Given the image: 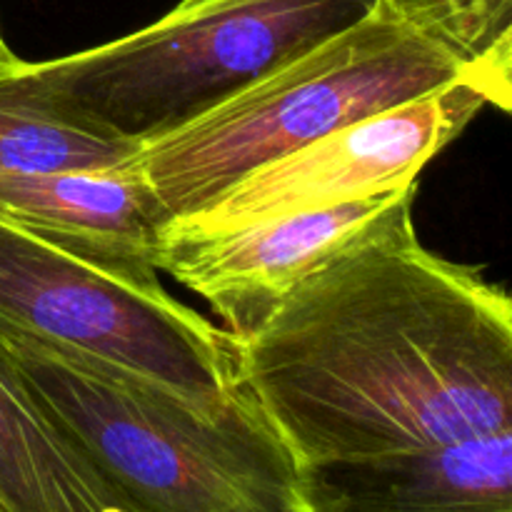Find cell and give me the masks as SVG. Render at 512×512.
<instances>
[{
	"label": "cell",
	"instance_id": "1",
	"mask_svg": "<svg viewBox=\"0 0 512 512\" xmlns=\"http://www.w3.org/2000/svg\"><path fill=\"white\" fill-rule=\"evenodd\" d=\"M415 190L235 348L298 465L512 430V303L415 235Z\"/></svg>",
	"mask_w": 512,
	"mask_h": 512
},
{
	"label": "cell",
	"instance_id": "2",
	"mask_svg": "<svg viewBox=\"0 0 512 512\" xmlns=\"http://www.w3.org/2000/svg\"><path fill=\"white\" fill-rule=\"evenodd\" d=\"M0 348L45 413L140 512H308L298 460L240 383L220 403H200L3 320Z\"/></svg>",
	"mask_w": 512,
	"mask_h": 512
},
{
	"label": "cell",
	"instance_id": "3",
	"mask_svg": "<svg viewBox=\"0 0 512 512\" xmlns=\"http://www.w3.org/2000/svg\"><path fill=\"white\" fill-rule=\"evenodd\" d=\"M380 0H180L155 23L65 58L0 65L20 103L95 138L140 148L228 103Z\"/></svg>",
	"mask_w": 512,
	"mask_h": 512
},
{
	"label": "cell",
	"instance_id": "4",
	"mask_svg": "<svg viewBox=\"0 0 512 512\" xmlns=\"http://www.w3.org/2000/svg\"><path fill=\"white\" fill-rule=\"evenodd\" d=\"M512 65L475 60L378 8L310 53L175 133L140 145V175L165 223L213 205L253 170L408 100L473 78L510 80Z\"/></svg>",
	"mask_w": 512,
	"mask_h": 512
},
{
	"label": "cell",
	"instance_id": "5",
	"mask_svg": "<svg viewBox=\"0 0 512 512\" xmlns=\"http://www.w3.org/2000/svg\"><path fill=\"white\" fill-rule=\"evenodd\" d=\"M0 320L200 400L238 388L233 340L168 290L133 288L0 220Z\"/></svg>",
	"mask_w": 512,
	"mask_h": 512
},
{
	"label": "cell",
	"instance_id": "6",
	"mask_svg": "<svg viewBox=\"0 0 512 512\" xmlns=\"http://www.w3.org/2000/svg\"><path fill=\"white\" fill-rule=\"evenodd\" d=\"M512 85L473 78L408 100L323 135L245 175L213 205L165 223L185 233H223L255 220L323 208L418 185V175L488 105L510 110Z\"/></svg>",
	"mask_w": 512,
	"mask_h": 512
},
{
	"label": "cell",
	"instance_id": "7",
	"mask_svg": "<svg viewBox=\"0 0 512 512\" xmlns=\"http://www.w3.org/2000/svg\"><path fill=\"white\" fill-rule=\"evenodd\" d=\"M408 188L255 220L223 233L163 228L158 270L213 305L233 343L258 333L285 295L335 253L368 233Z\"/></svg>",
	"mask_w": 512,
	"mask_h": 512
},
{
	"label": "cell",
	"instance_id": "8",
	"mask_svg": "<svg viewBox=\"0 0 512 512\" xmlns=\"http://www.w3.org/2000/svg\"><path fill=\"white\" fill-rule=\"evenodd\" d=\"M0 220L133 285L160 293L165 218L128 165L0 180Z\"/></svg>",
	"mask_w": 512,
	"mask_h": 512
},
{
	"label": "cell",
	"instance_id": "9",
	"mask_svg": "<svg viewBox=\"0 0 512 512\" xmlns=\"http://www.w3.org/2000/svg\"><path fill=\"white\" fill-rule=\"evenodd\" d=\"M298 468L308 512H512V430Z\"/></svg>",
	"mask_w": 512,
	"mask_h": 512
},
{
	"label": "cell",
	"instance_id": "10",
	"mask_svg": "<svg viewBox=\"0 0 512 512\" xmlns=\"http://www.w3.org/2000/svg\"><path fill=\"white\" fill-rule=\"evenodd\" d=\"M0 512H140L45 413L3 348Z\"/></svg>",
	"mask_w": 512,
	"mask_h": 512
},
{
	"label": "cell",
	"instance_id": "11",
	"mask_svg": "<svg viewBox=\"0 0 512 512\" xmlns=\"http://www.w3.org/2000/svg\"><path fill=\"white\" fill-rule=\"evenodd\" d=\"M138 148L95 138L15 100L0 85V180L58 170L115 168Z\"/></svg>",
	"mask_w": 512,
	"mask_h": 512
},
{
	"label": "cell",
	"instance_id": "12",
	"mask_svg": "<svg viewBox=\"0 0 512 512\" xmlns=\"http://www.w3.org/2000/svg\"><path fill=\"white\" fill-rule=\"evenodd\" d=\"M383 5L470 58L512 65V0H383Z\"/></svg>",
	"mask_w": 512,
	"mask_h": 512
},
{
	"label": "cell",
	"instance_id": "13",
	"mask_svg": "<svg viewBox=\"0 0 512 512\" xmlns=\"http://www.w3.org/2000/svg\"><path fill=\"white\" fill-rule=\"evenodd\" d=\"M10 58H13V53H10V48L5 45V40H3V33H0V65L8 63Z\"/></svg>",
	"mask_w": 512,
	"mask_h": 512
}]
</instances>
